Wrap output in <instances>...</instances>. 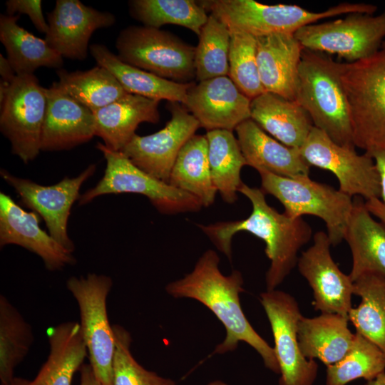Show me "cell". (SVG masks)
Listing matches in <instances>:
<instances>
[{
	"label": "cell",
	"mask_w": 385,
	"mask_h": 385,
	"mask_svg": "<svg viewBox=\"0 0 385 385\" xmlns=\"http://www.w3.org/2000/svg\"><path fill=\"white\" fill-rule=\"evenodd\" d=\"M58 86L73 99L91 111L128 93L106 68L97 66L87 71H57Z\"/></svg>",
	"instance_id": "d6a6232c"
},
{
	"label": "cell",
	"mask_w": 385,
	"mask_h": 385,
	"mask_svg": "<svg viewBox=\"0 0 385 385\" xmlns=\"http://www.w3.org/2000/svg\"><path fill=\"white\" fill-rule=\"evenodd\" d=\"M381 48H385V40L382 43V45H381Z\"/></svg>",
	"instance_id": "c3c4849f"
},
{
	"label": "cell",
	"mask_w": 385,
	"mask_h": 385,
	"mask_svg": "<svg viewBox=\"0 0 385 385\" xmlns=\"http://www.w3.org/2000/svg\"><path fill=\"white\" fill-rule=\"evenodd\" d=\"M9 385H31V381L23 378L14 377Z\"/></svg>",
	"instance_id": "bcb514c9"
},
{
	"label": "cell",
	"mask_w": 385,
	"mask_h": 385,
	"mask_svg": "<svg viewBox=\"0 0 385 385\" xmlns=\"http://www.w3.org/2000/svg\"><path fill=\"white\" fill-rule=\"evenodd\" d=\"M384 369L385 352L356 332L344 357L327 366L326 385H346L359 378L370 381L384 372Z\"/></svg>",
	"instance_id": "d590c367"
},
{
	"label": "cell",
	"mask_w": 385,
	"mask_h": 385,
	"mask_svg": "<svg viewBox=\"0 0 385 385\" xmlns=\"http://www.w3.org/2000/svg\"><path fill=\"white\" fill-rule=\"evenodd\" d=\"M41 4V0H9L6 2V13L9 16L16 13L28 15L36 29L46 34L48 24L43 15Z\"/></svg>",
	"instance_id": "ab89813d"
},
{
	"label": "cell",
	"mask_w": 385,
	"mask_h": 385,
	"mask_svg": "<svg viewBox=\"0 0 385 385\" xmlns=\"http://www.w3.org/2000/svg\"><path fill=\"white\" fill-rule=\"evenodd\" d=\"M256 38L257 65L265 91L294 100L304 48L294 34H273Z\"/></svg>",
	"instance_id": "44dd1931"
},
{
	"label": "cell",
	"mask_w": 385,
	"mask_h": 385,
	"mask_svg": "<svg viewBox=\"0 0 385 385\" xmlns=\"http://www.w3.org/2000/svg\"><path fill=\"white\" fill-rule=\"evenodd\" d=\"M19 15L0 16V40L16 75L34 74L40 67L58 68L63 57L45 39L36 37L17 24Z\"/></svg>",
	"instance_id": "f1b7e54d"
},
{
	"label": "cell",
	"mask_w": 385,
	"mask_h": 385,
	"mask_svg": "<svg viewBox=\"0 0 385 385\" xmlns=\"http://www.w3.org/2000/svg\"><path fill=\"white\" fill-rule=\"evenodd\" d=\"M34 342L31 326L4 295L0 296V380L9 385Z\"/></svg>",
	"instance_id": "836d02e7"
},
{
	"label": "cell",
	"mask_w": 385,
	"mask_h": 385,
	"mask_svg": "<svg viewBox=\"0 0 385 385\" xmlns=\"http://www.w3.org/2000/svg\"><path fill=\"white\" fill-rule=\"evenodd\" d=\"M195 47V78L200 82L228 76L231 34L227 26L210 14Z\"/></svg>",
	"instance_id": "8d00e7d4"
},
{
	"label": "cell",
	"mask_w": 385,
	"mask_h": 385,
	"mask_svg": "<svg viewBox=\"0 0 385 385\" xmlns=\"http://www.w3.org/2000/svg\"><path fill=\"white\" fill-rule=\"evenodd\" d=\"M81 370L80 385H103L96 376L90 364H83Z\"/></svg>",
	"instance_id": "7bdbcfd3"
},
{
	"label": "cell",
	"mask_w": 385,
	"mask_h": 385,
	"mask_svg": "<svg viewBox=\"0 0 385 385\" xmlns=\"http://www.w3.org/2000/svg\"><path fill=\"white\" fill-rule=\"evenodd\" d=\"M365 385H385V372L380 374L372 380L367 381Z\"/></svg>",
	"instance_id": "f6af8a7d"
},
{
	"label": "cell",
	"mask_w": 385,
	"mask_h": 385,
	"mask_svg": "<svg viewBox=\"0 0 385 385\" xmlns=\"http://www.w3.org/2000/svg\"><path fill=\"white\" fill-rule=\"evenodd\" d=\"M115 47L123 62L178 83L195 78V47L173 34L145 26H129L119 33Z\"/></svg>",
	"instance_id": "52a82bcc"
},
{
	"label": "cell",
	"mask_w": 385,
	"mask_h": 385,
	"mask_svg": "<svg viewBox=\"0 0 385 385\" xmlns=\"http://www.w3.org/2000/svg\"><path fill=\"white\" fill-rule=\"evenodd\" d=\"M294 100L308 113L314 126L333 141L340 145L355 146L341 80V63L328 54L304 48Z\"/></svg>",
	"instance_id": "3957f363"
},
{
	"label": "cell",
	"mask_w": 385,
	"mask_h": 385,
	"mask_svg": "<svg viewBox=\"0 0 385 385\" xmlns=\"http://www.w3.org/2000/svg\"><path fill=\"white\" fill-rule=\"evenodd\" d=\"M205 136L213 185L225 202L233 204L237 200V192L243 183L240 172L246 165L237 138L232 131L227 130H209Z\"/></svg>",
	"instance_id": "4dcf8cb0"
},
{
	"label": "cell",
	"mask_w": 385,
	"mask_h": 385,
	"mask_svg": "<svg viewBox=\"0 0 385 385\" xmlns=\"http://www.w3.org/2000/svg\"><path fill=\"white\" fill-rule=\"evenodd\" d=\"M96 148L106 162L104 175L95 187L80 196L79 205L106 194L137 193L148 197L164 215L197 212L202 207L195 196L148 174L120 150L110 149L101 143H98Z\"/></svg>",
	"instance_id": "ba28073f"
},
{
	"label": "cell",
	"mask_w": 385,
	"mask_h": 385,
	"mask_svg": "<svg viewBox=\"0 0 385 385\" xmlns=\"http://www.w3.org/2000/svg\"><path fill=\"white\" fill-rule=\"evenodd\" d=\"M261 190L277 199L284 213L293 218L309 215L319 217L326 225L331 245L344 240L353 207V197L339 189L318 183L309 176L287 178L258 170Z\"/></svg>",
	"instance_id": "8992f818"
},
{
	"label": "cell",
	"mask_w": 385,
	"mask_h": 385,
	"mask_svg": "<svg viewBox=\"0 0 385 385\" xmlns=\"http://www.w3.org/2000/svg\"><path fill=\"white\" fill-rule=\"evenodd\" d=\"M168 184L195 196L202 207L214 203L217 191L211 178L205 135L195 134L183 145L171 170Z\"/></svg>",
	"instance_id": "f546056e"
},
{
	"label": "cell",
	"mask_w": 385,
	"mask_h": 385,
	"mask_svg": "<svg viewBox=\"0 0 385 385\" xmlns=\"http://www.w3.org/2000/svg\"><path fill=\"white\" fill-rule=\"evenodd\" d=\"M89 50L97 64L108 70L128 93L184 104L194 83L173 81L131 66L102 44H92Z\"/></svg>",
	"instance_id": "4316f807"
},
{
	"label": "cell",
	"mask_w": 385,
	"mask_h": 385,
	"mask_svg": "<svg viewBox=\"0 0 385 385\" xmlns=\"http://www.w3.org/2000/svg\"><path fill=\"white\" fill-rule=\"evenodd\" d=\"M49 354L31 385H71L88 355L80 323L66 322L47 332Z\"/></svg>",
	"instance_id": "83f0119b"
},
{
	"label": "cell",
	"mask_w": 385,
	"mask_h": 385,
	"mask_svg": "<svg viewBox=\"0 0 385 385\" xmlns=\"http://www.w3.org/2000/svg\"><path fill=\"white\" fill-rule=\"evenodd\" d=\"M113 328L115 344L113 385H176L175 381L143 368L131 354L130 332L119 324H113Z\"/></svg>",
	"instance_id": "f35d334b"
},
{
	"label": "cell",
	"mask_w": 385,
	"mask_h": 385,
	"mask_svg": "<svg viewBox=\"0 0 385 385\" xmlns=\"http://www.w3.org/2000/svg\"><path fill=\"white\" fill-rule=\"evenodd\" d=\"M251 119L282 144L299 149L314 127L306 111L295 101L264 92L251 100Z\"/></svg>",
	"instance_id": "d4e9b609"
},
{
	"label": "cell",
	"mask_w": 385,
	"mask_h": 385,
	"mask_svg": "<svg viewBox=\"0 0 385 385\" xmlns=\"http://www.w3.org/2000/svg\"><path fill=\"white\" fill-rule=\"evenodd\" d=\"M171 118L156 133H136L120 150L140 169L168 183L171 170L183 145L200 128L197 120L178 102H168Z\"/></svg>",
	"instance_id": "9a60e30c"
},
{
	"label": "cell",
	"mask_w": 385,
	"mask_h": 385,
	"mask_svg": "<svg viewBox=\"0 0 385 385\" xmlns=\"http://www.w3.org/2000/svg\"><path fill=\"white\" fill-rule=\"evenodd\" d=\"M45 89L34 74L16 75L0 105L1 132L10 141L12 153L24 163L34 160L41 151Z\"/></svg>",
	"instance_id": "8fae6325"
},
{
	"label": "cell",
	"mask_w": 385,
	"mask_h": 385,
	"mask_svg": "<svg viewBox=\"0 0 385 385\" xmlns=\"http://www.w3.org/2000/svg\"><path fill=\"white\" fill-rule=\"evenodd\" d=\"M238 192L252 204V212L245 219L198 225L213 245L231 261L232 240L239 232H247L262 240L270 261L265 274L266 290L276 289L297 265L298 253L312 236V230L302 217L293 218L271 207L264 192L242 183Z\"/></svg>",
	"instance_id": "7a4b0ae2"
},
{
	"label": "cell",
	"mask_w": 385,
	"mask_h": 385,
	"mask_svg": "<svg viewBox=\"0 0 385 385\" xmlns=\"http://www.w3.org/2000/svg\"><path fill=\"white\" fill-rule=\"evenodd\" d=\"M158 101L127 93L108 105L92 111L95 118V135L113 150H121L144 122L160 121Z\"/></svg>",
	"instance_id": "603a6c76"
},
{
	"label": "cell",
	"mask_w": 385,
	"mask_h": 385,
	"mask_svg": "<svg viewBox=\"0 0 385 385\" xmlns=\"http://www.w3.org/2000/svg\"><path fill=\"white\" fill-rule=\"evenodd\" d=\"M374 160L380 181V200L385 203V150H380L370 155Z\"/></svg>",
	"instance_id": "60d3db41"
},
{
	"label": "cell",
	"mask_w": 385,
	"mask_h": 385,
	"mask_svg": "<svg viewBox=\"0 0 385 385\" xmlns=\"http://www.w3.org/2000/svg\"><path fill=\"white\" fill-rule=\"evenodd\" d=\"M235 130L246 165L287 178L309 176L311 166L299 150L279 142L251 118L240 123Z\"/></svg>",
	"instance_id": "7402d4cb"
},
{
	"label": "cell",
	"mask_w": 385,
	"mask_h": 385,
	"mask_svg": "<svg viewBox=\"0 0 385 385\" xmlns=\"http://www.w3.org/2000/svg\"><path fill=\"white\" fill-rule=\"evenodd\" d=\"M198 3L223 22L230 32H243L255 37L273 34H294L320 19L342 14H374L377 6L365 3H340L320 12L297 5H267L254 0H203Z\"/></svg>",
	"instance_id": "277c9868"
},
{
	"label": "cell",
	"mask_w": 385,
	"mask_h": 385,
	"mask_svg": "<svg viewBox=\"0 0 385 385\" xmlns=\"http://www.w3.org/2000/svg\"><path fill=\"white\" fill-rule=\"evenodd\" d=\"M0 74L1 79L8 83L12 82L16 73L7 58L0 54Z\"/></svg>",
	"instance_id": "ee69618b"
},
{
	"label": "cell",
	"mask_w": 385,
	"mask_h": 385,
	"mask_svg": "<svg viewBox=\"0 0 385 385\" xmlns=\"http://www.w3.org/2000/svg\"><path fill=\"white\" fill-rule=\"evenodd\" d=\"M344 240L351 253L353 282L368 272L385 275V224L373 217L361 197H353Z\"/></svg>",
	"instance_id": "cb8c5ba5"
},
{
	"label": "cell",
	"mask_w": 385,
	"mask_h": 385,
	"mask_svg": "<svg viewBox=\"0 0 385 385\" xmlns=\"http://www.w3.org/2000/svg\"><path fill=\"white\" fill-rule=\"evenodd\" d=\"M355 148L336 143L314 126L299 151L310 166L331 172L342 192L366 200L380 198L379 175L374 160L366 153L358 154Z\"/></svg>",
	"instance_id": "7c38bea8"
},
{
	"label": "cell",
	"mask_w": 385,
	"mask_h": 385,
	"mask_svg": "<svg viewBox=\"0 0 385 385\" xmlns=\"http://www.w3.org/2000/svg\"><path fill=\"white\" fill-rule=\"evenodd\" d=\"M304 49L336 54L353 63L368 58L385 40V11L378 15L352 13L343 19L306 25L294 33Z\"/></svg>",
	"instance_id": "30bf717a"
},
{
	"label": "cell",
	"mask_w": 385,
	"mask_h": 385,
	"mask_svg": "<svg viewBox=\"0 0 385 385\" xmlns=\"http://www.w3.org/2000/svg\"><path fill=\"white\" fill-rule=\"evenodd\" d=\"M228 76L250 100L263 93L257 60V38L243 32H232Z\"/></svg>",
	"instance_id": "74e56055"
},
{
	"label": "cell",
	"mask_w": 385,
	"mask_h": 385,
	"mask_svg": "<svg viewBox=\"0 0 385 385\" xmlns=\"http://www.w3.org/2000/svg\"><path fill=\"white\" fill-rule=\"evenodd\" d=\"M251 100L228 76L194 83L183 104L207 131H232L251 118Z\"/></svg>",
	"instance_id": "e0dca14e"
},
{
	"label": "cell",
	"mask_w": 385,
	"mask_h": 385,
	"mask_svg": "<svg viewBox=\"0 0 385 385\" xmlns=\"http://www.w3.org/2000/svg\"><path fill=\"white\" fill-rule=\"evenodd\" d=\"M220 257L212 250H206L193 270L181 279L168 283L165 292L176 299L188 298L199 302L210 309L222 323L225 337L212 354L234 351L240 342L252 346L262 357L265 366L280 374L279 364L272 347L252 327L240 304L244 291L242 273L233 270L224 275L219 269Z\"/></svg>",
	"instance_id": "6da1fadb"
},
{
	"label": "cell",
	"mask_w": 385,
	"mask_h": 385,
	"mask_svg": "<svg viewBox=\"0 0 385 385\" xmlns=\"http://www.w3.org/2000/svg\"><path fill=\"white\" fill-rule=\"evenodd\" d=\"M96 169V165H90L78 176L65 177L52 185H42L18 178L5 169L1 170L0 175L15 190L23 205L43 219L50 235L72 253L75 246L67 232L71 207L79 200L82 184L94 174Z\"/></svg>",
	"instance_id": "5bb4252c"
},
{
	"label": "cell",
	"mask_w": 385,
	"mask_h": 385,
	"mask_svg": "<svg viewBox=\"0 0 385 385\" xmlns=\"http://www.w3.org/2000/svg\"><path fill=\"white\" fill-rule=\"evenodd\" d=\"M128 6L130 16L143 26L160 29L174 24L190 29L197 36L209 16L193 0H132Z\"/></svg>",
	"instance_id": "e575fe53"
},
{
	"label": "cell",
	"mask_w": 385,
	"mask_h": 385,
	"mask_svg": "<svg viewBox=\"0 0 385 385\" xmlns=\"http://www.w3.org/2000/svg\"><path fill=\"white\" fill-rule=\"evenodd\" d=\"M38 215L21 208L9 195L0 193V245H19L39 256L50 271L76 263L67 251L49 233L43 230Z\"/></svg>",
	"instance_id": "ffe728a7"
},
{
	"label": "cell",
	"mask_w": 385,
	"mask_h": 385,
	"mask_svg": "<svg viewBox=\"0 0 385 385\" xmlns=\"http://www.w3.org/2000/svg\"><path fill=\"white\" fill-rule=\"evenodd\" d=\"M356 147L368 155L385 150V48L353 62L341 63Z\"/></svg>",
	"instance_id": "5b68a950"
},
{
	"label": "cell",
	"mask_w": 385,
	"mask_h": 385,
	"mask_svg": "<svg viewBox=\"0 0 385 385\" xmlns=\"http://www.w3.org/2000/svg\"><path fill=\"white\" fill-rule=\"evenodd\" d=\"M112 286L110 277L96 273L71 277L66 282V287L79 308L80 326L89 364L103 385H113L115 344L107 312V298Z\"/></svg>",
	"instance_id": "9c48e42d"
},
{
	"label": "cell",
	"mask_w": 385,
	"mask_h": 385,
	"mask_svg": "<svg viewBox=\"0 0 385 385\" xmlns=\"http://www.w3.org/2000/svg\"><path fill=\"white\" fill-rule=\"evenodd\" d=\"M260 301L272 329L274 353L279 364V385H313L318 365L302 354L297 337V324L302 317L295 298L284 291L262 292Z\"/></svg>",
	"instance_id": "4fadbf2b"
},
{
	"label": "cell",
	"mask_w": 385,
	"mask_h": 385,
	"mask_svg": "<svg viewBox=\"0 0 385 385\" xmlns=\"http://www.w3.org/2000/svg\"><path fill=\"white\" fill-rule=\"evenodd\" d=\"M114 15L87 6L78 0H57L47 14L48 30L45 41L63 58L84 60L93 33L112 26Z\"/></svg>",
	"instance_id": "ac0fdd59"
},
{
	"label": "cell",
	"mask_w": 385,
	"mask_h": 385,
	"mask_svg": "<svg viewBox=\"0 0 385 385\" xmlns=\"http://www.w3.org/2000/svg\"><path fill=\"white\" fill-rule=\"evenodd\" d=\"M45 91L46 108L41 151L70 150L96 135L95 118L90 109L69 96L57 82Z\"/></svg>",
	"instance_id": "d6986e66"
},
{
	"label": "cell",
	"mask_w": 385,
	"mask_h": 385,
	"mask_svg": "<svg viewBox=\"0 0 385 385\" xmlns=\"http://www.w3.org/2000/svg\"><path fill=\"white\" fill-rule=\"evenodd\" d=\"M331 245L327 233L317 232L313 236V244L302 252L297 265L312 289L314 309L349 318L354 282L334 261Z\"/></svg>",
	"instance_id": "2e32d148"
},
{
	"label": "cell",
	"mask_w": 385,
	"mask_h": 385,
	"mask_svg": "<svg viewBox=\"0 0 385 385\" xmlns=\"http://www.w3.org/2000/svg\"><path fill=\"white\" fill-rule=\"evenodd\" d=\"M207 385H227L225 382L220 380H215L210 382Z\"/></svg>",
	"instance_id": "7dc6e473"
},
{
	"label": "cell",
	"mask_w": 385,
	"mask_h": 385,
	"mask_svg": "<svg viewBox=\"0 0 385 385\" xmlns=\"http://www.w3.org/2000/svg\"><path fill=\"white\" fill-rule=\"evenodd\" d=\"M348 321V317L339 314L321 313L312 318L302 316L297 324V337L304 356L318 359L327 366L343 359L354 338Z\"/></svg>",
	"instance_id": "484cf974"
},
{
	"label": "cell",
	"mask_w": 385,
	"mask_h": 385,
	"mask_svg": "<svg viewBox=\"0 0 385 385\" xmlns=\"http://www.w3.org/2000/svg\"><path fill=\"white\" fill-rule=\"evenodd\" d=\"M365 205L372 215L385 224V203L379 198H372L365 201Z\"/></svg>",
	"instance_id": "b9f144b4"
},
{
	"label": "cell",
	"mask_w": 385,
	"mask_h": 385,
	"mask_svg": "<svg viewBox=\"0 0 385 385\" xmlns=\"http://www.w3.org/2000/svg\"><path fill=\"white\" fill-rule=\"evenodd\" d=\"M354 282V294L361 303L351 308L349 320L356 332L364 336L385 352V275L368 272Z\"/></svg>",
	"instance_id": "1f68e13d"
}]
</instances>
